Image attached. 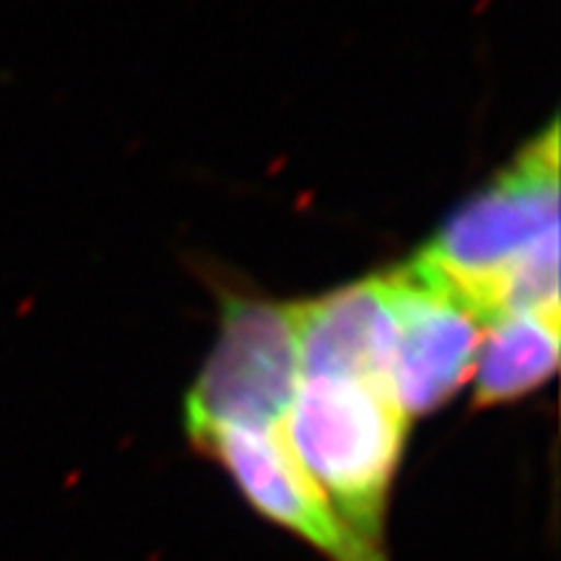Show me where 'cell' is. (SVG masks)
<instances>
[{
  "label": "cell",
  "mask_w": 561,
  "mask_h": 561,
  "mask_svg": "<svg viewBox=\"0 0 561 561\" xmlns=\"http://www.w3.org/2000/svg\"><path fill=\"white\" fill-rule=\"evenodd\" d=\"M297 333L301 377L359 380L390 390L392 320L382 276L299 301Z\"/></svg>",
  "instance_id": "8992f818"
},
{
  "label": "cell",
  "mask_w": 561,
  "mask_h": 561,
  "mask_svg": "<svg viewBox=\"0 0 561 561\" xmlns=\"http://www.w3.org/2000/svg\"><path fill=\"white\" fill-rule=\"evenodd\" d=\"M219 460L257 515L312 546L328 561H390L385 549L354 538L307 479L280 430L216 426L191 439Z\"/></svg>",
  "instance_id": "5b68a950"
},
{
  "label": "cell",
  "mask_w": 561,
  "mask_h": 561,
  "mask_svg": "<svg viewBox=\"0 0 561 561\" xmlns=\"http://www.w3.org/2000/svg\"><path fill=\"white\" fill-rule=\"evenodd\" d=\"M551 229H559L557 123L462 203L419 255L450 280L486 325L496 280Z\"/></svg>",
  "instance_id": "7a4b0ae2"
},
{
  "label": "cell",
  "mask_w": 561,
  "mask_h": 561,
  "mask_svg": "<svg viewBox=\"0 0 561 561\" xmlns=\"http://www.w3.org/2000/svg\"><path fill=\"white\" fill-rule=\"evenodd\" d=\"M559 367V314L510 312L486 325L476 359L473 405H502L549 380Z\"/></svg>",
  "instance_id": "52a82bcc"
},
{
  "label": "cell",
  "mask_w": 561,
  "mask_h": 561,
  "mask_svg": "<svg viewBox=\"0 0 561 561\" xmlns=\"http://www.w3.org/2000/svg\"><path fill=\"white\" fill-rule=\"evenodd\" d=\"M409 416L382 385L301 377L280 434L351 536L385 549Z\"/></svg>",
  "instance_id": "6da1fadb"
},
{
  "label": "cell",
  "mask_w": 561,
  "mask_h": 561,
  "mask_svg": "<svg viewBox=\"0 0 561 561\" xmlns=\"http://www.w3.org/2000/svg\"><path fill=\"white\" fill-rule=\"evenodd\" d=\"M382 286L392 320L390 392L405 416H426L473 375L486 325L421 255L382 273Z\"/></svg>",
  "instance_id": "277c9868"
},
{
  "label": "cell",
  "mask_w": 561,
  "mask_h": 561,
  "mask_svg": "<svg viewBox=\"0 0 561 561\" xmlns=\"http://www.w3.org/2000/svg\"><path fill=\"white\" fill-rule=\"evenodd\" d=\"M299 382L297 305L227 294L219 341L187 392V437L216 426L280 430Z\"/></svg>",
  "instance_id": "3957f363"
}]
</instances>
